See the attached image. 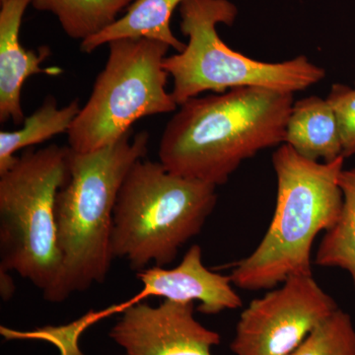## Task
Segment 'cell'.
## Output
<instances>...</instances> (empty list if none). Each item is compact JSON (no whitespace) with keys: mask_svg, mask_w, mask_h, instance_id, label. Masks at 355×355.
Wrapping results in <instances>:
<instances>
[{"mask_svg":"<svg viewBox=\"0 0 355 355\" xmlns=\"http://www.w3.org/2000/svg\"><path fill=\"white\" fill-rule=\"evenodd\" d=\"M184 0H135L127 13L92 38L81 42L83 53H91L104 44L120 39H150L162 42L177 53L184 51L186 44L175 36L171 18L177 7Z\"/></svg>","mask_w":355,"mask_h":355,"instance_id":"obj_13","label":"cell"},{"mask_svg":"<svg viewBox=\"0 0 355 355\" xmlns=\"http://www.w3.org/2000/svg\"><path fill=\"white\" fill-rule=\"evenodd\" d=\"M146 295L181 303L198 302L203 314L216 315L242 306L231 277L211 272L202 261V248L193 245L173 268L153 266L137 272Z\"/></svg>","mask_w":355,"mask_h":355,"instance_id":"obj_10","label":"cell"},{"mask_svg":"<svg viewBox=\"0 0 355 355\" xmlns=\"http://www.w3.org/2000/svg\"><path fill=\"white\" fill-rule=\"evenodd\" d=\"M338 184L343 193L340 217L335 225L324 232L314 263L349 272L355 291V169H343Z\"/></svg>","mask_w":355,"mask_h":355,"instance_id":"obj_16","label":"cell"},{"mask_svg":"<svg viewBox=\"0 0 355 355\" xmlns=\"http://www.w3.org/2000/svg\"><path fill=\"white\" fill-rule=\"evenodd\" d=\"M8 270L0 268V295L3 301L10 300L15 292V284Z\"/></svg>","mask_w":355,"mask_h":355,"instance_id":"obj_19","label":"cell"},{"mask_svg":"<svg viewBox=\"0 0 355 355\" xmlns=\"http://www.w3.org/2000/svg\"><path fill=\"white\" fill-rule=\"evenodd\" d=\"M109 57L88 101L67 132L69 146L78 153L108 146L132 132L135 121L177 110L166 90L163 62L170 46L150 39L111 42Z\"/></svg>","mask_w":355,"mask_h":355,"instance_id":"obj_7","label":"cell"},{"mask_svg":"<svg viewBox=\"0 0 355 355\" xmlns=\"http://www.w3.org/2000/svg\"><path fill=\"white\" fill-rule=\"evenodd\" d=\"M135 0H32L31 6L57 17L69 38L83 42L119 19Z\"/></svg>","mask_w":355,"mask_h":355,"instance_id":"obj_15","label":"cell"},{"mask_svg":"<svg viewBox=\"0 0 355 355\" xmlns=\"http://www.w3.org/2000/svg\"><path fill=\"white\" fill-rule=\"evenodd\" d=\"M193 303H139L123 311L109 336L123 355H212L220 335L193 316Z\"/></svg>","mask_w":355,"mask_h":355,"instance_id":"obj_9","label":"cell"},{"mask_svg":"<svg viewBox=\"0 0 355 355\" xmlns=\"http://www.w3.org/2000/svg\"><path fill=\"white\" fill-rule=\"evenodd\" d=\"M338 309L312 275L288 277L243 311L230 349L235 355H288Z\"/></svg>","mask_w":355,"mask_h":355,"instance_id":"obj_8","label":"cell"},{"mask_svg":"<svg viewBox=\"0 0 355 355\" xmlns=\"http://www.w3.org/2000/svg\"><path fill=\"white\" fill-rule=\"evenodd\" d=\"M184 51L167 55L163 65L172 76L178 106L205 92L223 93L256 86L295 93L323 80L326 71L305 55L265 62L229 48L217 26L234 24L238 8L230 0H184L180 6Z\"/></svg>","mask_w":355,"mask_h":355,"instance_id":"obj_5","label":"cell"},{"mask_svg":"<svg viewBox=\"0 0 355 355\" xmlns=\"http://www.w3.org/2000/svg\"><path fill=\"white\" fill-rule=\"evenodd\" d=\"M80 110L78 99L58 108L57 99L49 95L42 106L25 119L19 130L0 132V174L15 163L18 151L69 132Z\"/></svg>","mask_w":355,"mask_h":355,"instance_id":"obj_14","label":"cell"},{"mask_svg":"<svg viewBox=\"0 0 355 355\" xmlns=\"http://www.w3.org/2000/svg\"><path fill=\"white\" fill-rule=\"evenodd\" d=\"M293 95L247 86L193 98L166 125L159 162L178 176L227 183L245 160L284 144Z\"/></svg>","mask_w":355,"mask_h":355,"instance_id":"obj_1","label":"cell"},{"mask_svg":"<svg viewBox=\"0 0 355 355\" xmlns=\"http://www.w3.org/2000/svg\"><path fill=\"white\" fill-rule=\"evenodd\" d=\"M345 159L310 160L286 144L273 153L275 214L258 247L233 268L230 277L235 286L272 289L293 275H312L313 243L319 233L335 225L342 210L338 178Z\"/></svg>","mask_w":355,"mask_h":355,"instance_id":"obj_3","label":"cell"},{"mask_svg":"<svg viewBox=\"0 0 355 355\" xmlns=\"http://www.w3.org/2000/svg\"><path fill=\"white\" fill-rule=\"evenodd\" d=\"M326 100L335 113L343 157L355 155V86L334 84Z\"/></svg>","mask_w":355,"mask_h":355,"instance_id":"obj_18","label":"cell"},{"mask_svg":"<svg viewBox=\"0 0 355 355\" xmlns=\"http://www.w3.org/2000/svg\"><path fill=\"white\" fill-rule=\"evenodd\" d=\"M216 186L168 171L160 162L137 161L123 180L113 217L114 258L132 270L170 265L202 232L217 202Z\"/></svg>","mask_w":355,"mask_h":355,"instance_id":"obj_4","label":"cell"},{"mask_svg":"<svg viewBox=\"0 0 355 355\" xmlns=\"http://www.w3.org/2000/svg\"><path fill=\"white\" fill-rule=\"evenodd\" d=\"M69 146L28 148L0 174V268L18 273L48 294L62 257L55 198L69 181Z\"/></svg>","mask_w":355,"mask_h":355,"instance_id":"obj_6","label":"cell"},{"mask_svg":"<svg viewBox=\"0 0 355 355\" xmlns=\"http://www.w3.org/2000/svg\"><path fill=\"white\" fill-rule=\"evenodd\" d=\"M284 144L313 161L331 162L343 156L335 113L326 99L310 96L294 102Z\"/></svg>","mask_w":355,"mask_h":355,"instance_id":"obj_12","label":"cell"},{"mask_svg":"<svg viewBox=\"0 0 355 355\" xmlns=\"http://www.w3.org/2000/svg\"><path fill=\"white\" fill-rule=\"evenodd\" d=\"M288 355H355V327L338 308Z\"/></svg>","mask_w":355,"mask_h":355,"instance_id":"obj_17","label":"cell"},{"mask_svg":"<svg viewBox=\"0 0 355 355\" xmlns=\"http://www.w3.org/2000/svg\"><path fill=\"white\" fill-rule=\"evenodd\" d=\"M132 133L92 153L70 149L69 181L55 198L62 268L55 286L43 296L48 302H64L108 277L119 191L132 166L148 153L149 133Z\"/></svg>","mask_w":355,"mask_h":355,"instance_id":"obj_2","label":"cell"},{"mask_svg":"<svg viewBox=\"0 0 355 355\" xmlns=\"http://www.w3.org/2000/svg\"><path fill=\"white\" fill-rule=\"evenodd\" d=\"M32 0H0V121L23 125V85L35 74H60V69H42L51 55L49 46L26 50L20 42L23 17Z\"/></svg>","mask_w":355,"mask_h":355,"instance_id":"obj_11","label":"cell"}]
</instances>
